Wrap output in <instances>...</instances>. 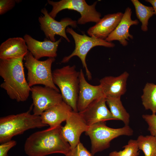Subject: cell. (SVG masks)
I'll return each mask as SVG.
<instances>
[{
    "label": "cell",
    "mask_w": 156,
    "mask_h": 156,
    "mask_svg": "<svg viewBox=\"0 0 156 156\" xmlns=\"http://www.w3.org/2000/svg\"><path fill=\"white\" fill-rule=\"evenodd\" d=\"M132 10L128 7L126 9L122 18L114 31L105 40L108 42L118 40L123 46L127 45V40L133 39L132 35L129 33V29L132 25H137L139 23L138 20H133L131 18Z\"/></svg>",
    "instance_id": "obj_16"
},
{
    "label": "cell",
    "mask_w": 156,
    "mask_h": 156,
    "mask_svg": "<svg viewBox=\"0 0 156 156\" xmlns=\"http://www.w3.org/2000/svg\"><path fill=\"white\" fill-rule=\"evenodd\" d=\"M41 12L43 15L39 17L38 20L40 29L44 32L47 39L55 42V36L57 35L70 42L66 34V27L69 25L73 28L76 27L77 22L68 17L63 18L60 21H56L49 15L45 8H42Z\"/></svg>",
    "instance_id": "obj_9"
},
{
    "label": "cell",
    "mask_w": 156,
    "mask_h": 156,
    "mask_svg": "<svg viewBox=\"0 0 156 156\" xmlns=\"http://www.w3.org/2000/svg\"><path fill=\"white\" fill-rule=\"evenodd\" d=\"M106 103V96H103L94 100L84 110L78 112L89 126L100 121L115 120Z\"/></svg>",
    "instance_id": "obj_12"
},
{
    "label": "cell",
    "mask_w": 156,
    "mask_h": 156,
    "mask_svg": "<svg viewBox=\"0 0 156 156\" xmlns=\"http://www.w3.org/2000/svg\"><path fill=\"white\" fill-rule=\"evenodd\" d=\"M24 59L25 66L27 70V82L30 87L41 84L60 92L53 82L51 70L55 58L49 57L46 60L40 61L28 51Z\"/></svg>",
    "instance_id": "obj_6"
},
{
    "label": "cell",
    "mask_w": 156,
    "mask_h": 156,
    "mask_svg": "<svg viewBox=\"0 0 156 156\" xmlns=\"http://www.w3.org/2000/svg\"><path fill=\"white\" fill-rule=\"evenodd\" d=\"M33 105L27 111L11 115L0 118V143L11 140L13 137L28 130L47 126L43 123L40 116L31 114Z\"/></svg>",
    "instance_id": "obj_3"
},
{
    "label": "cell",
    "mask_w": 156,
    "mask_h": 156,
    "mask_svg": "<svg viewBox=\"0 0 156 156\" xmlns=\"http://www.w3.org/2000/svg\"><path fill=\"white\" fill-rule=\"evenodd\" d=\"M124 149L119 151H114L110 152L109 156H138L139 149L137 140L131 139L127 144L124 146Z\"/></svg>",
    "instance_id": "obj_24"
},
{
    "label": "cell",
    "mask_w": 156,
    "mask_h": 156,
    "mask_svg": "<svg viewBox=\"0 0 156 156\" xmlns=\"http://www.w3.org/2000/svg\"><path fill=\"white\" fill-rule=\"evenodd\" d=\"M133 130L129 125L114 129L106 125V121H100L90 126L86 134L90 137L91 144V153H96L108 148L111 141L121 135L130 136L133 134Z\"/></svg>",
    "instance_id": "obj_5"
},
{
    "label": "cell",
    "mask_w": 156,
    "mask_h": 156,
    "mask_svg": "<svg viewBox=\"0 0 156 156\" xmlns=\"http://www.w3.org/2000/svg\"><path fill=\"white\" fill-rule=\"evenodd\" d=\"M24 58L0 59V76L3 79L0 87L11 99L18 102L26 101L31 92L25 77Z\"/></svg>",
    "instance_id": "obj_2"
},
{
    "label": "cell",
    "mask_w": 156,
    "mask_h": 156,
    "mask_svg": "<svg viewBox=\"0 0 156 156\" xmlns=\"http://www.w3.org/2000/svg\"><path fill=\"white\" fill-rule=\"evenodd\" d=\"M104 96L101 86L100 85H92L88 83L81 69L79 71V90L77 102L78 112L83 111L93 101Z\"/></svg>",
    "instance_id": "obj_13"
},
{
    "label": "cell",
    "mask_w": 156,
    "mask_h": 156,
    "mask_svg": "<svg viewBox=\"0 0 156 156\" xmlns=\"http://www.w3.org/2000/svg\"><path fill=\"white\" fill-rule=\"evenodd\" d=\"M106 102L115 120H120L125 125H129L130 115L123 106L120 97H106Z\"/></svg>",
    "instance_id": "obj_20"
},
{
    "label": "cell",
    "mask_w": 156,
    "mask_h": 156,
    "mask_svg": "<svg viewBox=\"0 0 156 156\" xmlns=\"http://www.w3.org/2000/svg\"><path fill=\"white\" fill-rule=\"evenodd\" d=\"M26 42L21 37L10 38L0 46V59H9L24 57L28 52Z\"/></svg>",
    "instance_id": "obj_19"
},
{
    "label": "cell",
    "mask_w": 156,
    "mask_h": 156,
    "mask_svg": "<svg viewBox=\"0 0 156 156\" xmlns=\"http://www.w3.org/2000/svg\"><path fill=\"white\" fill-rule=\"evenodd\" d=\"M129 74L126 71L116 77H105L100 81V85L106 97H120L126 91L127 81Z\"/></svg>",
    "instance_id": "obj_17"
},
{
    "label": "cell",
    "mask_w": 156,
    "mask_h": 156,
    "mask_svg": "<svg viewBox=\"0 0 156 156\" xmlns=\"http://www.w3.org/2000/svg\"><path fill=\"white\" fill-rule=\"evenodd\" d=\"M62 127H49L31 134L24 144L26 154L29 156H45L56 153L65 155L71 149L62 135Z\"/></svg>",
    "instance_id": "obj_1"
},
{
    "label": "cell",
    "mask_w": 156,
    "mask_h": 156,
    "mask_svg": "<svg viewBox=\"0 0 156 156\" xmlns=\"http://www.w3.org/2000/svg\"><path fill=\"white\" fill-rule=\"evenodd\" d=\"M72 108L64 101L46 110L40 116L42 122L50 127L61 125L66 121Z\"/></svg>",
    "instance_id": "obj_18"
},
{
    "label": "cell",
    "mask_w": 156,
    "mask_h": 156,
    "mask_svg": "<svg viewBox=\"0 0 156 156\" xmlns=\"http://www.w3.org/2000/svg\"><path fill=\"white\" fill-rule=\"evenodd\" d=\"M145 1L151 5L154 10V14L156 15V0H146Z\"/></svg>",
    "instance_id": "obj_29"
},
{
    "label": "cell",
    "mask_w": 156,
    "mask_h": 156,
    "mask_svg": "<svg viewBox=\"0 0 156 156\" xmlns=\"http://www.w3.org/2000/svg\"><path fill=\"white\" fill-rule=\"evenodd\" d=\"M18 1L15 0H0V14H3L12 9L15 6L16 3L20 1Z\"/></svg>",
    "instance_id": "obj_27"
},
{
    "label": "cell",
    "mask_w": 156,
    "mask_h": 156,
    "mask_svg": "<svg viewBox=\"0 0 156 156\" xmlns=\"http://www.w3.org/2000/svg\"><path fill=\"white\" fill-rule=\"evenodd\" d=\"M139 150L144 156H156V138L151 135L139 136L136 140Z\"/></svg>",
    "instance_id": "obj_23"
},
{
    "label": "cell",
    "mask_w": 156,
    "mask_h": 156,
    "mask_svg": "<svg viewBox=\"0 0 156 156\" xmlns=\"http://www.w3.org/2000/svg\"><path fill=\"white\" fill-rule=\"evenodd\" d=\"M66 121L65 125L62 127V134L72 149L80 142L81 134L87 131L89 126L78 112L73 110L70 113Z\"/></svg>",
    "instance_id": "obj_11"
},
{
    "label": "cell",
    "mask_w": 156,
    "mask_h": 156,
    "mask_svg": "<svg viewBox=\"0 0 156 156\" xmlns=\"http://www.w3.org/2000/svg\"><path fill=\"white\" fill-rule=\"evenodd\" d=\"M123 14L118 12L105 15L88 29V34L91 37L105 40L116 28Z\"/></svg>",
    "instance_id": "obj_15"
},
{
    "label": "cell",
    "mask_w": 156,
    "mask_h": 156,
    "mask_svg": "<svg viewBox=\"0 0 156 156\" xmlns=\"http://www.w3.org/2000/svg\"><path fill=\"white\" fill-rule=\"evenodd\" d=\"M33 114L40 116L46 110L63 101L59 92L49 87L34 86L31 88Z\"/></svg>",
    "instance_id": "obj_10"
},
{
    "label": "cell",
    "mask_w": 156,
    "mask_h": 156,
    "mask_svg": "<svg viewBox=\"0 0 156 156\" xmlns=\"http://www.w3.org/2000/svg\"><path fill=\"white\" fill-rule=\"evenodd\" d=\"M14 140H10L1 144L0 145V156H7L8 151L16 144Z\"/></svg>",
    "instance_id": "obj_28"
},
{
    "label": "cell",
    "mask_w": 156,
    "mask_h": 156,
    "mask_svg": "<svg viewBox=\"0 0 156 156\" xmlns=\"http://www.w3.org/2000/svg\"><path fill=\"white\" fill-rule=\"evenodd\" d=\"M66 156H94L80 142L74 148L71 149Z\"/></svg>",
    "instance_id": "obj_25"
},
{
    "label": "cell",
    "mask_w": 156,
    "mask_h": 156,
    "mask_svg": "<svg viewBox=\"0 0 156 156\" xmlns=\"http://www.w3.org/2000/svg\"><path fill=\"white\" fill-rule=\"evenodd\" d=\"M135 8L137 17L142 23L141 29L144 31L148 30V21L154 14L152 7L145 5L138 0H131Z\"/></svg>",
    "instance_id": "obj_21"
},
{
    "label": "cell",
    "mask_w": 156,
    "mask_h": 156,
    "mask_svg": "<svg viewBox=\"0 0 156 156\" xmlns=\"http://www.w3.org/2000/svg\"><path fill=\"white\" fill-rule=\"evenodd\" d=\"M142 117L148 125V130L151 135L156 138V114H143L142 115Z\"/></svg>",
    "instance_id": "obj_26"
},
{
    "label": "cell",
    "mask_w": 156,
    "mask_h": 156,
    "mask_svg": "<svg viewBox=\"0 0 156 156\" xmlns=\"http://www.w3.org/2000/svg\"><path fill=\"white\" fill-rule=\"evenodd\" d=\"M141 98L145 109L151 110L153 114H156V84L147 83L143 89Z\"/></svg>",
    "instance_id": "obj_22"
},
{
    "label": "cell",
    "mask_w": 156,
    "mask_h": 156,
    "mask_svg": "<svg viewBox=\"0 0 156 156\" xmlns=\"http://www.w3.org/2000/svg\"><path fill=\"white\" fill-rule=\"evenodd\" d=\"M54 84L59 88L63 101L69 105L73 110L78 112L77 102L78 97L79 72L75 65H67L55 70L52 72Z\"/></svg>",
    "instance_id": "obj_4"
},
{
    "label": "cell",
    "mask_w": 156,
    "mask_h": 156,
    "mask_svg": "<svg viewBox=\"0 0 156 156\" xmlns=\"http://www.w3.org/2000/svg\"><path fill=\"white\" fill-rule=\"evenodd\" d=\"M66 32L71 34L73 38L75 47L74 51L70 55L63 58L61 63L67 62L74 56H78L81 60L83 66L85 69L88 79L89 80H91L92 75L88 69L86 61L88 53L91 49L95 46H103L110 48L113 47L115 44L105 40L88 36L85 34L82 35L79 34L69 27H68L66 29Z\"/></svg>",
    "instance_id": "obj_7"
},
{
    "label": "cell",
    "mask_w": 156,
    "mask_h": 156,
    "mask_svg": "<svg viewBox=\"0 0 156 156\" xmlns=\"http://www.w3.org/2000/svg\"><path fill=\"white\" fill-rule=\"evenodd\" d=\"M24 39L28 50L34 57L38 60L44 57H56L57 48L62 40V38H60L55 42L47 39L41 42L34 39L27 34L24 36Z\"/></svg>",
    "instance_id": "obj_14"
},
{
    "label": "cell",
    "mask_w": 156,
    "mask_h": 156,
    "mask_svg": "<svg viewBox=\"0 0 156 156\" xmlns=\"http://www.w3.org/2000/svg\"><path fill=\"white\" fill-rule=\"evenodd\" d=\"M47 2L52 6L49 14L54 19L59 12L66 9L74 10L80 13L81 16L77 21L78 24L83 25L90 22L97 23L101 19V13L95 9L97 1L90 5L85 0H62L58 1L48 0Z\"/></svg>",
    "instance_id": "obj_8"
}]
</instances>
